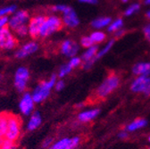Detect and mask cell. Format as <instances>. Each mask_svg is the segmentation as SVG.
Listing matches in <instances>:
<instances>
[{"label": "cell", "mask_w": 150, "mask_h": 149, "mask_svg": "<svg viewBox=\"0 0 150 149\" xmlns=\"http://www.w3.org/2000/svg\"><path fill=\"white\" fill-rule=\"evenodd\" d=\"M148 149H150V147H149V148H148Z\"/></svg>", "instance_id": "7dc6e473"}, {"label": "cell", "mask_w": 150, "mask_h": 149, "mask_svg": "<svg viewBox=\"0 0 150 149\" xmlns=\"http://www.w3.org/2000/svg\"><path fill=\"white\" fill-rule=\"evenodd\" d=\"M73 68L69 64H63L60 69H59V71H58V77L59 78H64L65 77L66 75H68V74L71 71Z\"/></svg>", "instance_id": "d4e9b609"}, {"label": "cell", "mask_w": 150, "mask_h": 149, "mask_svg": "<svg viewBox=\"0 0 150 149\" xmlns=\"http://www.w3.org/2000/svg\"><path fill=\"white\" fill-rule=\"evenodd\" d=\"M145 4L146 5H150V0H145Z\"/></svg>", "instance_id": "60d3db41"}, {"label": "cell", "mask_w": 150, "mask_h": 149, "mask_svg": "<svg viewBox=\"0 0 150 149\" xmlns=\"http://www.w3.org/2000/svg\"><path fill=\"white\" fill-rule=\"evenodd\" d=\"M71 9V7H70L68 6H65V5H56V6H53V11L59 12V13H65L68 11H70Z\"/></svg>", "instance_id": "f546056e"}, {"label": "cell", "mask_w": 150, "mask_h": 149, "mask_svg": "<svg viewBox=\"0 0 150 149\" xmlns=\"http://www.w3.org/2000/svg\"><path fill=\"white\" fill-rule=\"evenodd\" d=\"M9 18L8 16H1L0 17V29H3L6 26H8Z\"/></svg>", "instance_id": "d6a6232c"}, {"label": "cell", "mask_w": 150, "mask_h": 149, "mask_svg": "<svg viewBox=\"0 0 150 149\" xmlns=\"http://www.w3.org/2000/svg\"><path fill=\"white\" fill-rule=\"evenodd\" d=\"M144 34H145V37L146 38V40L150 42V23L147 24L144 28Z\"/></svg>", "instance_id": "e575fe53"}, {"label": "cell", "mask_w": 150, "mask_h": 149, "mask_svg": "<svg viewBox=\"0 0 150 149\" xmlns=\"http://www.w3.org/2000/svg\"><path fill=\"white\" fill-rule=\"evenodd\" d=\"M29 21H30V16L27 11L24 10L15 11L13 13H12V16L9 18L8 27L12 30H14L19 27L27 24Z\"/></svg>", "instance_id": "52a82bcc"}, {"label": "cell", "mask_w": 150, "mask_h": 149, "mask_svg": "<svg viewBox=\"0 0 150 149\" xmlns=\"http://www.w3.org/2000/svg\"><path fill=\"white\" fill-rule=\"evenodd\" d=\"M98 52V48L97 46H92L90 47H88V49L84 52V54L81 56V60L83 62H87V61H93L95 63V57Z\"/></svg>", "instance_id": "ac0fdd59"}, {"label": "cell", "mask_w": 150, "mask_h": 149, "mask_svg": "<svg viewBox=\"0 0 150 149\" xmlns=\"http://www.w3.org/2000/svg\"><path fill=\"white\" fill-rule=\"evenodd\" d=\"M120 79L115 73H112L99 85L96 91V96L98 98H105L114 91L119 85Z\"/></svg>", "instance_id": "3957f363"}, {"label": "cell", "mask_w": 150, "mask_h": 149, "mask_svg": "<svg viewBox=\"0 0 150 149\" xmlns=\"http://www.w3.org/2000/svg\"><path fill=\"white\" fill-rule=\"evenodd\" d=\"M34 103L35 102L30 93H25L20 101V104H19V108H20L22 114L24 115H30L34 109Z\"/></svg>", "instance_id": "7c38bea8"}, {"label": "cell", "mask_w": 150, "mask_h": 149, "mask_svg": "<svg viewBox=\"0 0 150 149\" xmlns=\"http://www.w3.org/2000/svg\"><path fill=\"white\" fill-rule=\"evenodd\" d=\"M3 138H2V137H0V146H1V145H2V143H3Z\"/></svg>", "instance_id": "b9f144b4"}, {"label": "cell", "mask_w": 150, "mask_h": 149, "mask_svg": "<svg viewBox=\"0 0 150 149\" xmlns=\"http://www.w3.org/2000/svg\"><path fill=\"white\" fill-rule=\"evenodd\" d=\"M45 20H46L45 15H36L30 18L28 23V30H29V35L31 38L39 37L40 31L41 30V27Z\"/></svg>", "instance_id": "9c48e42d"}, {"label": "cell", "mask_w": 150, "mask_h": 149, "mask_svg": "<svg viewBox=\"0 0 150 149\" xmlns=\"http://www.w3.org/2000/svg\"><path fill=\"white\" fill-rule=\"evenodd\" d=\"M51 143H52V139H51V138H47V139L45 140V142L43 143V147H47V146H49Z\"/></svg>", "instance_id": "74e56055"}, {"label": "cell", "mask_w": 150, "mask_h": 149, "mask_svg": "<svg viewBox=\"0 0 150 149\" xmlns=\"http://www.w3.org/2000/svg\"><path fill=\"white\" fill-rule=\"evenodd\" d=\"M39 50V44L35 41H30L26 44H24L20 49H18L15 53V56L19 59L25 58L29 55L36 53Z\"/></svg>", "instance_id": "8fae6325"}, {"label": "cell", "mask_w": 150, "mask_h": 149, "mask_svg": "<svg viewBox=\"0 0 150 149\" xmlns=\"http://www.w3.org/2000/svg\"><path fill=\"white\" fill-rule=\"evenodd\" d=\"M62 21H63V23L68 28H75V27H77L80 23L79 18L72 8L70 11H68L67 13H63Z\"/></svg>", "instance_id": "5bb4252c"}, {"label": "cell", "mask_w": 150, "mask_h": 149, "mask_svg": "<svg viewBox=\"0 0 150 149\" xmlns=\"http://www.w3.org/2000/svg\"><path fill=\"white\" fill-rule=\"evenodd\" d=\"M81 46L83 47L88 48V47H90L94 46V44H95V43H94L93 40H91L90 36H86V37H83V38L81 40Z\"/></svg>", "instance_id": "f1b7e54d"}, {"label": "cell", "mask_w": 150, "mask_h": 149, "mask_svg": "<svg viewBox=\"0 0 150 149\" xmlns=\"http://www.w3.org/2000/svg\"><path fill=\"white\" fill-rule=\"evenodd\" d=\"M15 11H16L15 6H5L3 8H0V17L1 16H7L9 14H12Z\"/></svg>", "instance_id": "484cf974"}, {"label": "cell", "mask_w": 150, "mask_h": 149, "mask_svg": "<svg viewBox=\"0 0 150 149\" xmlns=\"http://www.w3.org/2000/svg\"><path fill=\"white\" fill-rule=\"evenodd\" d=\"M148 140H149V142H150V137H149V138H148Z\"/></svg>", "instance_id": "f6af8a7d"}, {"label": "cell", "mask_w": 150, "mask_h": 149, "mask_svg": "<svg viewBox=\"0 0 150 149\" xmlns=\"http://www.w3.org/2000/svg\"><path fill=\"white\" fill-rule=\"evenodd\" d=\"M60 51L63 54L65 55V56L72 57V56H75L77 52L79 51V46L74 41L67 40H64L61 44Z\"/></svg>", "instance_id": "4fadbf2b"}, {"label": "cell", "mask_w": 150, "mask_h": 149, "mask_svg": "<svg viewBox=\"0 0 150 149\" xmlns=\"http://www.w3.org/2000/svg\"><path fill=\"white\" fill-rule=\"evenodd\" d=\"M146 125V121L144 119H136L132 122H130L129 125H127L126 129L129 131H135L137 129H139Z\"/></svg>", "instance_id": "44dd1931"}, {"label": "cell", "mask_w": 150, "mask_h": 149, "mask_svg": "<svg viewBox=\"0 0 150 149\" xmlns=\"http://www.w3.org/2000/svg\"><path fill=\"white\" fill-rule=\"evenodd\" d=\"M17 46V39L12 32V30L6 26L0 29V49L12 50Z\"/></svg>", "instance_id": "277c9868"}, {"label": "cell", "mask_w": 150, "mask_h": 149, "mask_svg": "<svg viewBox=\"0 0 150 149\" xmlns=\"http://www.w3.org/2000/svg\"><path fill=\"white\" fill-rule=\"evenodd\" d=\"M99 114L98 109H92V110H88L85 112H82L78 115V120L81 122H88L93 119H95Z\"/></svg>", "instance_id": "2e32d148"}, {"label": "cell", "mask_w": 150, "mask_h": 149, "mask_svg": "<svg viewBox=\"0 0 150 149\" xmlns=\"http://www.w3.org/2000/svg\"><path fill=\"white\" fill-rule=\"evenodd\" d=\"M63 24L64 23L62 19L58 16L50 15L48 17H46V20L41 27L39 37H40V38H47V37L52 35L53 33L60 30Z\"/></svg>", "instance_id": "7a4b0ae2"}, {"label": "cell", "mask_w": 150, "mask_h": 149, "mask_svg": "<svg viewBox=\"0 0 150 149\" xmlns=\"http://www.w3.org/2000/svg\"><path fill=\"white\" fill-rule=\"evenodd\" d=\"M90 38L94 43H101L105 40L106 36L103 31H95V32L91 33Z\"/></svg>", "instance_id": "7402d4cb"}, {"label": "cell", "mask_w": 150, "mask_h": 149, "mask_svg": "<svg viewBox=\"0 0 150 149\" xmlns=\"http://www.w3.org/2000/svg\"><path fill=\"white\" fill-rule=\"evenodd\" d=\"M112 20L110 17H100L92 22V26L95 29H102L108 26Z\"/></svg>", "instance_id": "ffe728a7"}, {"label": "cell", "mask_w": 150, "mask_h": 149, "mask_svg": "<svg viewBox=\"0 0 150 149\" xmlns=\"http://www.w3.org/2000/svg\"><path fill=\"white\" fill-rule=\"evenodd\" d=\"M30 79V71L24 67H19L14 74V87L19 92H23L27 88V83Z\"/></svg>", "instance_id": "8992f818"}, {"label": "cell", "mask_w": 150, "mask_h": 149, "mask_svg": "<svg viewBox=\"0 0 150 149\" xmlns=\"http://www.w3.org/2000/svg\"><path fill=\"white\" fill-rule=\"evenodd\" d=\"M146 17L148 18V19H150V10L146 13Z\"/></svg>", "instance_id": "ab89813d"}, {"label": "cell", "mask_w": 150, "mask_h": 149, "mask_svg": "<svg viewBox=\"0 0 150 149\" xmlns=\"http://www.w3.org/2000/svg\"><path fill=\"white\" fill-rule=\"evenodd\" d=\"M15 32V34L18 36V37H21V38H24L26 37L28 34H29V30H28V24H25V25H23L21 27L17 28L16 30H13Z\"/></svg>", "instance_id": "4316f807"}, {"label": "cell", "mask_w": 150, "mask_h": 149, "mask_svg": "<svg viewBox=\"0 0 150 149\" xmlns=\"http://www.w3.org/2000/svg\"><path fill=\"white\" fill-rule=\"evenodd\" d=\"M123 25L122 19H116L114 22H111V23L108 25V31L110 32H115L119 30Z\"/></svg>", "instance_id": "603a6c76"}, {"label": "cell", "mask_w": 150, "mask_h": 149, "mask_svg": "<svg viewBox=\"0 0 150 149\" xmlns=\"http://www.w3.org/2000/svg\"><path fill=\"white\" fill-rule=\"evenodd\" d=\"M0 80H1V75H0Z\"/></svg>", "instance_id": "bcb514c9"}, {"label": "cell", "mask_w": 150, "mask_h": 149, "mask_svg": "<svg viewBox=\"0 0 150 149\" xmlns=\"http://www.w3.org/2000/svg\"><path fill=\"white\" fill-rule=\"evenodd\" d=\"M132 71L138 76H149L150 74V63H139L136 64Z\"/></svg>", "instance_id": "9a60e30c"}, {"label": "cell", "mask_w": 150, "mask_h": 149, "mask_svg": "<svg viewBox=\"0 0 150 149\" xmlns=\"http://www.w3.org/2000/svg\"><path fill=\"white\" fill-rule=\"evenodd\" d=\"M122 34H123V30H119L115 31V36H116V37H120V36H122Z\"/></svg>", "instance_id": "f35d334b"}, {"label": "cell", "mask_w": 150, "mask_h": 149, "mask_svg": "<svg viewBox=\"0 0 150 149\" xmlns=\"http://www.w3.org/2000/svg\"><path fill=\"white\" fill-rule=\"evenodd\" d=\"M118 136L120 138H126L128 137V133H127V131H125V130H122Z\"/></svg>", "instance_id": "8d00e7d4"}, {"label": "cell", "mask_w": 150, "mask_h": 149, "mask_svg": "<svg viewBox=\"0 0 150 149\" xmlns=\"http://www.w3.org/2000/svg\"><path fill=\"white\" fill-rule=\"evenodd\" d=\"M81 58L80 57H77V56H72L71 58V60L69 61V64L72 67V68H75V67H78L81 64Z\"/></svg>", "instance_id": "1f68e13d"}, {"label": "cell", "mask_w": 150, "mask_h": 149, "mask_svg": "<svg viewBox=\"0 0 150 149\" xmlns=\"http://www.w3.org/2000/svg\"><path fill=\"white\" fill-rule=\"evenodd\" d=\"M81 3L84 4H89V5H95L98 3V0H79Z\"/></svg>", "instance_id": "d590c367"}, {"label": "cell", "mask_w": 150, "mask_h": 149, "mask_svg": "<svg viewBox=\"0 0 150 149\" xmlns=\"http://www.w3.org/2000/svg\"><path fill=\"white\" fill-rule=\"evenodd\" d=\"M139 8H140V6L139 4H132L125 10L124 13L126 16H130V15L134 14L135 13H137L139 10Z\"/></svg>", "instance_id": "83f0119b"}, {"label": "cell", "mask_w": 150, "mask_h": 149, "mask_svg": "<svg viewBox=\"0 0 150 149\" xmlns=\"http://www.w3.org/2000/svg\"><path fill=\"white\" fill-rule=\"evenodd\" d=\"M77 106L78 107H81V106H83V104H79V105H77Z\"/></svg>", "instance_id": "7bdbcfd3"}, {"label": "cell", "mask_w": 150, "mask_h": 149, "mask_svg": "<svg viewBox=\"0 0 150 149\" xmlns=\"http://www.w3.org/2000/svg\"><path fill=\"white\" fill-rule=\"evenodd\" d=\"M0 149H16V146L14 143L9 139H5L3 140V143L0 146Z\"/></svg>", "instance_id": "4dcf8cb0"}, {"label": "cell", "mask_w": 150, "mask_h": 149, "mask_svg": "<svg viewBox=\"0 0 150 149\" xmlns=\"http://www.w3.org/2000/svg\"><path fill=\"white\" fill-rule=\"evenodd\" d=\"M64 85L65 84H64V82L63 81H56L55 84H54V88H55V90L60 91L64 88Z\"/></svg>", "instance_id": "836d02e7"}, {"label": "cell", "mask_w": 150, "mask_h": 149, "mask_svg": "<svg viewBox=\"0 0 150 149\" xmlns=\"http://www.w3.org/2000/svg\"><path fill=\"white\" fill-rule=\"evenodd\" d=\"M122 1L123 3H126V2H128V1H129V0H122Z\"/></svg>", "instance_id": "ee69618b"}, {"label": "cell", "mask_w": 150, "mask_h": 149, "mask_svg": "<svg viewBox=\"0 0 150 149\" xmlns=\"http://www.w3.org/2000/svg\"><path fill=\"white\" fill-rule=\"evenodd\" d=\"M81 138L79 137H74L72 138H62L59 141L53 144L49 149H74L80 144Z\"/></svg>", "instance_id": "30bf717a"}, {"label": "cell", "mask_w": 150, "mask_h": 149, "mask_svg": "<svg viewBox=\"0 0 150 149\" xmlns=\"http://www.w3.org/2000/svg\"><path fill=\"white\" fill-rule=\"evenodd\" d=\"M56 82V76L52 75L51 78L47 81L40 82L32 91L31 96L35 103H40L47 98L50 94V91L53 88H54V84Z\"/></svg>", "instance_id": "6da1fadb"}, {"label": "cell", "mask_w": 150, "mask_h": 149, "mask_svg": "<svg viewBox=\"0 0 150 149\" xmlns=\"http://www.w3.org/2000/svg\"><path fill=\"white\" fill-rule=\"evenodd\" d=\"M20 133H21V120L15 115L10 114L7 130L5 136L6 138L13 142H15L19 138V137H20Z\"/></svg>", "instance_id": "5b68a950"}, {"label": "cell", "mask_w": 150, "mask_h": 149, "mask_svg": "<svg viewBox=\"0 0 150 149\" xmlns=\"http://www.w3.org/2000/svg\"><path fill=\"white\" fill-rule=\"evenodd\" d=\"M114 43H115V40H110V41L105 45V47L104 48H102L100 51H98V54H97V55H96V57H95V61L100 59L101 57L104 56L105 54H106L109 52V50L112 48V45H114Z\"/></svg>", "instance_id": "cb8c5ba5"}, {"label": "cell", "mask_w": 150, "mask_h": 149, "mask_svg": "<svg viewBox=\"0 0 150 149\" xmlns=\"http://www.w3.org/2000/svg\"><path fill=\"white\" fill-rule=\"evenodd\" d=\"M9 115L8 114H0V137H5L7 126H8V121H9Z\"/></svg>", "instance_id": "d6986e66"}, {"label": "cell", "mask_w": 150, "mask_h": 149, "mask_svg": "<svg viewBox=\"0 0 150 149\" xmlns=\"http://www.w3.org/2000/svg\"><path fill=\"white\" fill-rule=\"evenodd\" d=\"M131 90L136 93L143 92L145 95H150V77L149 76H138L131 83Z\"/></svg>", "instance_id": "ba28073f"}, {"label": "cell", "mask_w": 150, "mask_h": 149, "mask_svg": "<svg viewBox=\"0 0 150 149\" xmlns=\"http://www.w3.org/2000/svg\"><path fill=\"white\" fill-rule=\"evenodd\" d=\"M42 122V119L40 116V114L39 112H35L30 116V119L29 121V123L27 125V128L29 130H34L37 128H39Z\"/></svg>", "instance_id": "e0dca14e"}, {"label": "cell", "mask_w": 150, "mask_h": 149, "mask_svg": "<svg viewBox=\"0 0 150 149\" xmlns=\"http://www.w3.org/2000/svg\"><path fill=\"white\" fill-rule=\"evenodd\" d=\"M74 149H75V148H74Z\"/></svg>", "instance_id": "c3c4849f"}]
</instances>
